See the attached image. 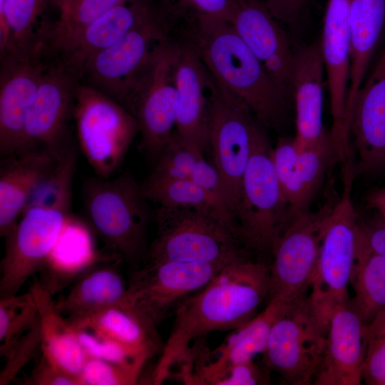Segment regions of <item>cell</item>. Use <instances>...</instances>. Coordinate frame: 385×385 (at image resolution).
Segmentation results:
<instances>
[{
  "label": "cell",
  "instance_id": "40",
  "mask_svg": "<svg viewBox=\"0 0 385 385\" xmlns=\"http://www.w3.org/2000/svg\"><path fill=\"white\" fill-rule=\"evenodd\" d=\"M178 20L200 18L230 20L232 0H158Z\"/></svg>",
  "mask_w": 385,
  "mask_h": 385
},
{
  "label": "cell",
  "instance_id": "4",
  "mask_svg": "<svg viewBox=\"0 0 385 385\" xmlns=\"http://www.w3.org/2000/svg\"><path fill=\"white\" fill-rule=\"evenodd\" d=\"M88 224L113 255L136 265L147 253L150 210L141 185L128 173L96 176L83 188Z\"/></svg>",
  "mask_w": 385,
  "mask_h": 385
},
{
  "label": "cell",
  "instance_id": "17",
  "mask_svg": "<svg viewBox=\"0 0 385 385\" xmlns=\"http://www.w3.org/2000/svg\"><path fill=\"white\" fill-rule=\"evenodd\" d=\"M43 53L0 56V155L17 154L28 111L50 62Z\"/></svg>",
  "mask_w": 385,
  "mask_h": 385
},
{
  "label": "cell",
  "instance_id": "20",
  "mask_svg": "<svg viewBox=\"0 0 385 385\" xmlns=\"http://www.w3.org/2000/svg\"><path fill=\"white\" fill-rule=\"evenodd\" d=\"M365 327L350 300L332 315L313 384L359 385L365 357Z\"/></svg>",
  "mask_w": 385,
  "mask_h": 385
},
{
  "label": "cell",
  "instance_id": "5",
  "mask_svg": "<svg viewBox=\"0 0 385 385\" xmlns=\"http://www.w3.org/2000/svg\"><path fill=\"white\" fill-rule=\"evenodd\" d=\"M157 230L145 263L180 261L227 265L245 256L237 228L219 214L159 206Z\"/></svg>",
  "mask_w": 385,
  "mask_h": 385
},
{
  "label": "cell",
  "instance_id": "34",
  "mask_svg": "<svg viewBox=\"0 0 385 385\" xmlns=\"http://www.w3.org/2000/svg\"><path fill=\"white\" fill-rule=\"evenodd\" d=\"M130 0H59L58 17L50 46L58 50L89 24L112 8Z\"/></svg>",
  "mask_w": 385,
  "mask_h": 385
},
{
  "label": "cell",
  "instance_id": "10",
  "mask_svg": "<svg viewBox=\"0 0 385 385\" xmlns=\"http://www.w3.org/2000/svg\"><path fill=\"white\" fill-rule=\"evenodd\" d=\"M210 75L208 148L235 220L255 138L263 125L242 100ZM236 222V221H235Z\"/></svg>",
  "mask_w": 385,
  "mask_h": 385
},
{
  "label": "cell",
  "instance_id": "45",
  "mask_svg": "<svg viewBox=\"0 0 385 385\" xmlns=\"http://www.w3.org/2000/svg\"><path fill=\"white\" fill-rule=\"evenodd\" d=\"M274 17L284 27L294 29L309 0H262Z\"/></svg>",
  "mask_w": 385,
  "mask_h": 385
},
{
  "label": "cell",
  "instance_id": "7",
  "mask_svg": "<svg viewBox=\"0 0 385 385\" xmlns=\"http://www.w3.org/2000/svg\"><path fill=\"white\" fill-rule=\"evenodd\" d=\"M266 128L262 126L255 138L242 181L235 221L244 248L272 255L292 216L276 175L273 148Z\"/></svg>",
  "mask_w": 385,
  "mask_h": 385
},
{
  "label": "cell",
  "instance_id": "3",
  "mask_svg": "<svg viewBox=\"0 0 385 385\" xmlns=\"http://www.w3.org/2000/svg\"><path fill=\"white\" fill-rule=\"evenodd\" d=\"M184 34L214 79L245 103L266 128H278L289 101L226 20L200 18L185 23Z\"/></svg>",
  "mask_w": 385,
  "mask_h": 385
},
{
  "label": "cell",
  "instance_id": "14",
  "mask_svg": "<svg viewBox=\"0 0 385 385\" xmlns=\"http://www.w3.org/2000/svg\"><path fill=\"white\" fill-rule=\"evenodd\" d=\"M225 265L180 261L145 263L133 274L123 306L156 328Z\"/></svg>",
  "mask_w": 385,
  "mask_h": 385
},
{
  "label": "cell",
  "instance_id": "42",
  "mask_svg": "<svg viewBox=\"0 0 385 385\" xmlns=\"http://www.w3.org/2000/svg\"><path fill=\"white\" fill-rule=\"evenodd\" d=\"M41 349L39 319L38 323L14 345L4 356L5 364L0 372V385L10 384L22 369Z\"/></svg>",
  "mask_w": 385,
  "mask_h": 385
},
{
  "label": "cell",
  "instance_id": "16",
  "mask_svg": "<svg viewBox=\"0 0 385 385\" xmlns=\"http://www.w3.org/2000/svg\"><path fill=\"white\" fill-rule=\"evenodd\" d=\"M289 101H292L294 51L285 27L262 0H232L229 20Z\"/></svg>",
  "mask_w": 385,
  "mask_h": 385
},
{
  "label": "cell",
  "instance_id": "39",
  "mask_svg": "<svg viewBox=\"0 0 385 385\" xmlns=\"http://www.w3.org/2000/svg\"><path fill=\"white\" fill-rule=\"evenodd\" d=\"M143 365L120 364L88 356L79 385H130L138 381Z\"/></svg>",
  "mask_w": 385,
  "mask_h": 385
},
{
  "label": "cell",
  "instance_id": "6",
  "mask_svg": "<svg viewBox=\"0 0 385 385\" xmlns=\"http://www.w3.org/2000/svg\"><path fill=\"white\" fill-rule=\"evenodd\" d=\"M343 191L325 223L315 273L308 299L317 318L327 332L335 311L349 301L348 286L354 265L360 220L351 200L355 173L344 167Z\"/></svg>",
  "mask_w": 385,
  "mask_h": 385
},
{
  "label": "cell",
  "instance_id": "11",
  "mask_svg": "<svg viewBox=\"0 0 385 385\" xmlns=\"http://www.w3.org/2000/svg\"><path fill=\"white\" fill-rule=\"evenodd\" d=\"M73 119L88 164L97 176L111 177L139 132L135 118L116 101L80 83Z\"/></svg>",
  "mask_w": 385,
  "mask_h": 385
},
{
  "label": "cell",
  "instance_id": "1",
  "mask_svg": "<svg viewBox=\"0 0 385 385\" xmlns=\"http://www.w3.org/2000/svg\"><path fill=\"white\" fill-rule=\"evenodd\" d=\"M270 266L242 257L224 266L202 289L175 311V320L152 375L161 384L186 356L190 342L209 333L235 329L252 319L268 297Z\"/></svg>",
  "mask_w": 385,
  "mask_h": 385
},
{
  "label": "cell",
  "instance_id": "26",
  "mask_svg": "<svg viewBox=\"0 0 385 385\" xmlns=\"http://www.w3.org/2000/svg\"><path fill=\"white\" fill-rule=\"evenodd\" d=\"M49 0H4L0 4V56L48 53L56 23L44 14Z\"/></svg>",
  "mask_w": 385,
  "mask_h": 385
},
{
  "label": "cell",
  "instance_id": "46",
  "mask_svg": "<svg viewBox=\"0 0 385 385\" xmlns=\"http://www.w3.org/2000/svg\"><path fill=\"white\" fill-rule=\"evenodd\" d=\"M267 383V376L252 360L232 366L217 379L215 384L253 385Z\"/></svg>",
  "mask_w": 385,
  "mask_h": 385
},
{
  "label": "cell",
  "instance_id": "23",
  "mask_svg": "<svg viewBox=\"0 0 385 385\" xmlns=\"http://www.w3.org/2000/svg\"><path fill=\"white\" fill-rule=\"evenodd\" d=\"M350 2L327 0L320 41L330 97L332 129L336 130L345 128L350 68Z\"/></svg>",
  "mask_w": 385,
  "mask_h": 385
},
{
  "label": "cell",
  "instance_id": "27",
  "mask_svg": "<svg viewBox=\"0 0 385 385\" xmlns=\"http://www.w3.org/2000/svg\"><path fill=\"white\" fill-rule=\"evenodd\" d=\"M98 263L81 272L66 296L56 303L69 322L124 304L128 285L116 266Z\"/></svg>",
  "mask_w": 385,
  "mask_h": 385
},
{
  "label": "cell",
  "instance_id": "41",
  "mask_svg": "<svg viewBox=\"0 0 385 385\" xmlns=\"http://www.w3.org/2000/svg\"><path fill=\"white\" fill-rule=\"evenodd\" d=\"M78 340L88 356L120 364L145 365L147 359L138 357L121 345L93 332L74 328Z\"/></svg>",
  "mask_w": 385,
  "mask_h": 385
},
{
  "label": "cell",
  "instance_id": "37",
  "mask_svg": "<svg viewBox=\"0 0 385 385\" xmlns=\"http://www.w3.org/2000/svg\"><path fill=\"white\" fill-rule=\"evenodd\" d=\"M203 155L181 142L173 133L160 153L150 175L161 178H190L197 160Z\"/></svg>",
  "mask_w": 385,
  "mask_h": 385
},
{
  "label": "cell",
  "instance_id": "31",
  "mask_svg": "<svg viewBox=\"0 0 385 385\" xmlns=\"http://www.w3.org/2000/svg\"><path fill=\"white\" fill-rule=\"evenodd\" d=\"M350 284L354 292V297L350 302L366 325L385 309V258L367 246L360 227Z\"/></svg>",
  "mask_w": 385,
  "mask_h": 385
},
{
  "label": "cell",
  "instance_id": "35",
  "mask_svg": "<svg viewBox=\"0 0 385 385\" xmlns=\"http://www.w3.org/2000/svg\"><path fill=\"white\" fill-rule=\"evenodd\" d=\"M298 145L294 138H281L272 150V160L282 192L292 218L309 210L311 200L301 178L298 165Z\"/></svg>",
  "mask_w": 385,
  "mask_h": 385
},
{
  "label": "cell",
  "instance_id": "50",
  "mask_svg": "<svg viewBox=\"0 0 385 385\" xmlns=\"http://www.w3.org/2000/svg\"><path fill=\"white\" fill-rule=\"evenodd\" d=\"M4 0H0V4H1Z\"/></svg>",
  "mask_w": 385,
  "mask_h": 385
},
{
  "label": "cell",
  "instance_id": "18",
  "mask_svg": "<svg viewBox=\"0 0 385 385\" xmlns=\"http://www.w3.org/2000/svg\"><path fill=\"white\" fill-rule=\"evenodd\" d=\"M210 81L207 68L183 34L175 66L178 102L173 133L203 153L208 149Z\"/></svg>",
  "mask_w": 385,
  "mask_h": 385
},
{
  "label": "cell",
  "instance_id": "33",
  "mask_svg": "<svg viewBox=\"0 0 385 385\" xmlns=\"http://www.w3.org/2000/svg\"><path fill=\"white\" fill-rule=\"evenodd\" d=\"M148 200L165 207H195L215 212L237 226L191 178H161L150 175L141 185Z\"/></svg>",
  "mask_w": 385,
  "mask_h": 385
},
{
  "label": "cell",
  "instance_id": "9",
  "mask_svg": "<svg viewBox=\"0 0 385 385\" xmlns=\"http://www.w3.org/2000/svg\"><path fill=\"white\" fill-rule=\"evenodd\" d=\"M178 33L179 24L155 2L153 11L146 19L116 43L88 59L80 82L123 106L156 48Z\"/></svg>",
  "mask_w": 385,
  "mask_h": 385
},
{
  "label": "cell",
  "instance_id": "44",
  "mask_svg": "<svg viewBox=\"0 0 385 385\" xmlns=\"http://www.w3.org/2000/svg\"><path fill=\"white\" fill-rule=\"evenodd\" d=\"M31 385H79L78 378L66 372L42 354L25 381Z\"/></svg>",
  "mask_w": 385,
  "mask_h": 385
},
{
  "label": "cell",
  "instance_id": "22",
  "mask_svg": "<svg viewBox=\"0 0 385 385\" xmlns=\"http://www.w3.org/2000/svg\"><path fill=\"white\" fill-rule=\"evenodd\" d=\"M325 66L320 41L294 51L292 101L296 112V142L299 148L313 145L328 133L322 122Z\"/></svg>",
  "mask_w": 385,
  "mask_h": 385
},
{
  "label": "cell",
  "instance_id": "32",
  "mask_svg": "<svg viewBox=\"0 0 385 385\" xmlns=\"http://www.w3.org/2000/svg\"><path fill=\"white\" fill-rule=\"evenodd\" d=\"M92 230L89 224L71 214L41 270L46 267L68 280L100 261Z\"/></svg>",
  "mask_w": 385,
  "mask_h": 385
},
{
  "label": "cell",
  "instance_id": "43",
  "mask_svg": "<svg viewBox=\"0 0 385 385\" xmlns=\"http://www.w3.org/2000/svg\"><path fill=\"white\" fill-rule=\"evenodd\" d=\"M190 178L213 200L222 212L236 225L235 220L227 205L220 175L215 165L206 160L204 155L197 160Z\"/></svg>",
  "mask_w": 385,
  "mask_h": 385
},
{
  "label": "cell",
  "instance_id": "48",
  "mask_svg": "<svg viewBox=\"0 0 385 385\" xmlns=\"http://www.w3.org/2000/svg\"><path fill=\"white\" fill-rule=\"evenodd\" d=\"M366 201L371 207L385 218V188L376 189L369 194Z\"/></svg>",
  "mask_w": 385,
  "mask_h": 385
},
{
  "label": "cell",
  "instance_id": "47",
  "mask_svg": "<svg viewBox=\"0 0 385 385\" xmlns=\"http://www.w3.org/2000/svg\"><path fill=\"white\" fill-rule=\"evenodd\" d=\"M360 230L367 246L385 258V218L379 215L368 222L360 221Z\"/></svg>",
  "mask_w": 385,
  "mask_h": 385
},
{
  "label": "cell",
  "instance_id": "12",
  "mask_svg": "<svg viewBox=\"0 0 385 385\" xmlns=\"http://www.w3.org/2000/svg\"><path fill=\"white\" fill-rule=\"evenodd\" d=\"M326 336L308 296L303 295L285 304L275 319L262 353L265 365L289 384H313Z\"/></svg>",
  "mask_w": 385,
  "mask_h": 385
},
{
  "label": "cell",
  "instance_id": "15",
  "mask_svg": "<svg viewBox=\"0 0 385 385\" xmlns=\"http://www.w3.org/2000/svg\"><path fill=\"white\" fill-rule=\"evenodd\" d=\"M80 83L55 58L50 62L28 111L16 155L40 152L59 158L73 145L68 126Z\"/></svg>",
  "mask_w": 385,
  "mask_h": 385
},
{
  "label": "cell",
  "instance_id": "49",
  "mask_svg": "<svg viewBox=\"0 0 385 385\" xmlns=\"http://www.w3.org/2000/svg\"><path fill=\"white\" fill-rule=\"evenodd\" d=\"M59 0H56V5H57V7H58V3Z\"/></svg>",
  "mask_w": 385,
  "mask_h": 385
},
{
  "label": "cell",
  "instance_id": "30",
  "mask_svg": "<svg viewBox=\"0 0 385 385\" xmlns=\"http://www.w3.org/2000/svg\"><path fill=\"white\" fill-rule=\"evenodd\" d=\"M70 323L74 328L88 330L147 360L160 349L156 328L123 305L111 307Z\"/></svg>",
  "mask_w": 385,
  "mask_h": 385
},
{
  "label": "cell",
  "instance_id": "24",
  "mask_svg": "<svg viewBox=\"0 0 385 385\" xmlns=\"http://www.w3.org/2000/svg\"><path fill=\"white\" fill-rule=\"evenodd\" d=\"M59 158L32 152L1 158L0 168V235L12 231L34 192L56 170Z\"/></svg>",
  "mask_w": 385,
  "mask_h": 385
},
{
  "label": "cell",
  "instance_id": "13",
  "mask_svg": "<svg viewBox=\"0 0 385 385\" xmlns=\"http://www.w3.org/2000/svg\"><path fill=\"white\" fill-rule=\"evenodd\" d=\"M337 198L294 216L277 240L270 266L269 300L290 304L305 295L315 273L325 223Z\"/></svg>",
  "mask_w": 385,
  "mask_h": 385
},
{
  "label": "cell",
  "instance_id": "36",
  "mask_svg": "<svg viewBox=\"0 0 385 385\" xmlns=\"http://www.w3.org/2000/svg\"><path fill=\"white\" fill-rule=\"evenodd\" d=\"M38 322L36 304L30 291L1 297L0 354L4 357L14 345Z\"/></svg>",
  "mask_w": 385,
  "mask_h": 385
},
{
  "label": "cell",
  "instance_id": "29",
  "mask_svg": "<svg viewBox=\"0 0 385 385\" xmlns=\"http://www.w3.org/2000/svg\"><path fill=\"white\" fill-rule=\"evenodd\" d=\"M349 26L350 68L346 113L364 82L385 33V0H351Z\"/></svg>",
  "mask_w": 385,
  "mask_h": 385
},
{
  "label": "cell",
  "instance_id": "38",
  "mask_svg": "<svg viewBox=\"0 0 385 385\" xmlns=\"http://www.w3.org/2000/svg\"><path fill=\"white\" fill-rule=\"evenodd\" d=\"M365 338L362 379L369 385H385V309L366 325Z\"/></svg>",
  "mask_w": 385,
  "mask_h": 385
},
{
  "label": "cell",
  "instance_id": "8",
  "mask_svg": "<svg viewBox=\"0 0 385 385\" xmlns=\"http://www.w3.org/2000/svg\"><path fill=\"white\" fill-rule=\"evenodd\" d=\"M181 37L173 36L156 48L123 103L137 121L141 150L153 161L175 130V66Z\"/></svg>",
  "mask_w": 385,
  "mask_h": 385
},
{
  "label": "cell",
  "instance_id": "19",
  "mask_svg": "<svg viewBox=\"0 0 385 385\" xmlns=\"http://www.w3.org/2000/svg\"><path fill=\"white\" fill-rule=\"evenodd\" d=\"M346 125L357 155L355 174L385 170V47L370 77L358 91Z\"/></svg>",
  "mask_w": 385,
  "mask_h": 385
},
{
  "label": "cell",
  "instance_id": "28",
  "mask_svg": "<svg viewBox=\"0 0 385 385\" xmlns=\"http://www.w3.org/2000/svg\"><path fill=\"white\" fill-rule=\"evenodd\" d=\"M29 291L38 309L42 354L78 379L88 356L78 340L74 327L58 311L52 295L40 282L36 281Z\"/></svg>",
  "mask_w": 385,
  "mask_h": 385
},
{
  "label": "cell",
  "instance_id": "2",
  "mask_svg": "<svg viewBox=\"0 0 385 385\" xmlns=\"http://www.w3.org/2000/svg\"><path fill=\"white\" fill-rule=\"evenodd\" d=\"M75 147L59 159L52 175L38 187L12 231L5 237L1 263L0 296L17 294L41 270L71 214L72 185L76 166Z\"/></svg>",
  "mask_w": 385,
  "mask_h": 385
},
{
  "label": "cell",
  "instance_id": "21",
  "mask_svg": "<svg viewBox=\"0 0 385 385\" xmlns=\"http://www.w3.org/2000/svg\"><path fill=\"white\" fill-rule=\"evenodd\" d=\"M155 5L154 0H130L112 8L65 43L54 58L80 80L88 59L146 19Z\"/></svg>",
  "mask_w": 385,
  "mask_h": 385
},
{
  "label": "cell",
  "instance_id": "25",
  "mask_svg": "<svg viewBox=\"0 0 385 385\" xmlns=\"http://www.w3.org/2000/svg\"><path fill=\"white\" fill-rule=\"evenodd\" d=\"M284 305L276 300H269L260 314L235 329L215 351L214 360L205 361L199 365L191 383L215 384L232 366L252 361L257 354H262L271 328Z\"/></svg>",
  "mask_w": 385,
  "mask_h": 385
}]
</instances>
